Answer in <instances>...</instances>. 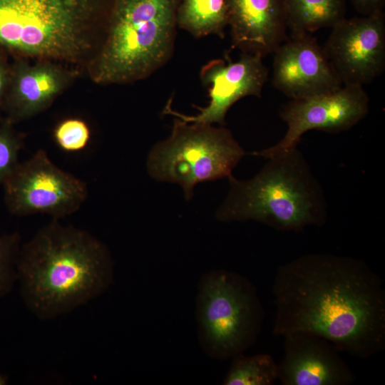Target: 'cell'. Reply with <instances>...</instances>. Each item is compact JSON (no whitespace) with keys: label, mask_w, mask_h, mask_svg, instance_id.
Instances as JSON below:
<instances>
[{"label":"cell","mask_w":385,"mask_h":385,"mask_svg":"<svg viewBox=\"0 0 385 385\" xmlns=\"http://www.w3.org/2000/svg\"><path fill=\"white\" fill-rule=\"evenodd\" d=\"M5 380L0 375V385H4L5 384Z\"/></svg>","instance_id":"24"},{"label":"cell","mask_w":385,"mask_h":385,"mask_svg":"<svg viewBox=\"0 0 385 385\" xmlns=\"http://www.w3.org/2000/svg\"><path fill=\"white\" fill-rule=\"evenodd\" d=\"M272 292L275 336L309 332L362 359L385 348L383 280L362 260L299 256L277 268Z\"/></svg>","instance_id":"1"},{"label":"cell","mask_w":385,"mask_h":385,"mask_svg":"<svg viewBox=\"0 0 385 385\" xmlns=\"http://www.w3.org/2000/svg\"><path fill=\"white\" fill-rule=\"evenodd\" d=\"M111 0H0V56L88 66Z\"/></svg>","instance_id":"3"},{"label":"cell","mask_w":385,"mask_h":385,"mask_svg":"<svg viewBox=\"0 0 385 385\" xmlns=\"http://www.w3.org/2000/svg\"><path fill=\"white\" fill-rule=\"evenodd\" d=\"M358 11L364 16L383 11L385 0H351Z\"/></svg>","instance_id":"23"},{"label":"cell","mask_w":385,"mask_h":385,"mask_svg":"<svg viewBox=\"0 0 385 385\" xmlns=\"http://www.w3.org/2000/svg\"><path fill=\"white\" fill-rule=\"evenodd\" d=\"M1 107L11 123L28 119L50 107L77 76L76 70L59 62L15 58Z\"/></svg>","instance_id":"14"},{"label":"cell","mask_w":385,"mask_h":385,"mask_svg":"<svg viewBox=\"0 0 385 385\" xmlns=\"http://www.w3.org/2000/svg\"><path fill=\"white\" fill-rule=\"evenodd\" d=\"M232 46L262 57L287 38L282 0H227Z\"/></svg>","instance_id":"15"},{"label":"cell","mask_w":385,"mask_h":385,"mask_svg":"<svg viewBox=\"0 0 385 385\" xmlns=\"http://www.w3.org/2000/svg\"><path fill=\"white\" fill-rule=\"evenodd\" d=\"M228 195L216 213L223 222L255 220L280 231H302L327 218L324 191L294 148L269 159L252 178L228 177Z\"/></svg>","instance_id":"5"},{"label":"cell","mask_w":385,"mask_h":385,"mask_svg":"<svg viewBox=\"0 0 385 385\" xmlns=\"http://www.w3.org/2000/svg\"><path fill=\"white\" fill-rule=\"evenodd\" d=\"M20 240L18 233L0 236V298L11 290L17 280Z\"/></svg>","instance_id":"20"},{"label":"cell","mask_w":385,"mask_h":385,"mask_svg":"<svg viewBox=\"0 0 385 385\" xmlns=\"http://www.w3.org/2000/svg\"><path fill=\"white\" fill-rule=\"evenodd\" d=\"M53 139L58 146L66 152L84 149L91 139V130L83 120L69 118L61 120L53 130Z\"/></svg>","instance_id":"19"},{"label":"cell","mask_w":385,"mask_h":385,"mask_svg":"<svg viewBox=\"0 0 385 385\" xmlns=\"http://www.w3.org/2000/svg\"><path fill=\"white\" fill-rule=\"evenodd\" d=\"M369 103L364 87L354 85H342L329 92L291 99L279 112L287 125L283 138L275 145L252 154L270 159L284 153L297 148L303 134L310 130H346L366 116Z\"/></svg>","instance_id":"9"},{"label":"cell","mask_w":385,"mask_h":385,"mask_svg":"<svg viewBox=\"0 0 385 385\" xmlns=\"http://www.w3.org/2000/svg\"><path fill=\"white\" fill-rule=\"evenodd\" d=\"M3 186L8 210L19 216L58 219L76 212L88 196L86 183L56 166L43 150L19 163Z\"/></svg>","instance_id":"8"},{"label":"cell","mask_w":385,"mask_h":385,"mask_svg":"<svg viewBox=\"0 0 385 385\" xmlns=\"http://www.w3.org/2000/svg\"><path fill=\"white\" fill-rule=\"evenodd\" d=\"M287 29L292 34L332 27L344 18L345 0H282Z\"/></svg>","instance_id":"16"},{"label":"cell","mask_w":385,"mask_h":385,"mask_svg":"<svg viewBox=\"0 0 385 385\" xmlns=\"http://www.w3.org/2000/svg\"><path fill=\"white\" fill-rule=\"evenodd\" d=\"M11 67L6 58L0 56V110L1 109L10 81Z\"/></svg>","instance_id":"22"},{"label":"cell","mask_w":385,"mask_h":385,"mask_svg":"<svg viewBox=\"0 0 385 385\" xmlns=\"http://www.w3.org/2000/svg\"><path fill=\"white\" fill-rule=\"evenodd\" d=\"M195 316L199 344L210 358L226 360L252 346L260 333L264 309L246 277L219 269L200 278Z\"/></svg>","instance_id":"6"},{"label":"cell","mask_w":385,"mask_h":385,"mask_svg":"<svg viewBox=\"0 0 385 385\" xmlns=\"http://www.w3.org/2000/svg\"><path fill=\"white\" fill-rule=\"evenodd\" d=\"M222 384L271 385L278 377V364L268 354L246 356L244 352L232 356Z\"/></svg>","instance_id":"18"},{"label":"cell","mask_w":385,"mask_h":385,"mask_svg":"<svg viewBox=\"0 0 385 385\" xmlns=\"http://www.w3.org/2000/svg\"><path fill=\"white\" fill-rule=\"evenodd\" d=\"M177 25L195 37L225 36L228 26L227 0H181L177 11Z\"/></svg>","instance_id":"17"},{"label":"cell","mask_w":385,"mask_h":385,"mask_svg":"<svg viewBox=\"0 0 385 385\" xmlns=\"http://www.w3.org/2000/svg\"><path fill=\"white\" fill-rule=\"evenodd\" d=\"M113 279L106 245L88 232L61 224L41 227L20 247L17 280L27 307L38 318L66 314L103 294Z\"/></svg>","instance_id":"2"},{"label":"cell","mask_w":385,"mask_h":385,"mask_svg":"<svg viewBox=\"0 0 385 385\" xmlns=\"http://www.w3.org/2000/svg\"><path fill=\"white\" fill-rule=\"evenodd\" d=\"M259 54L242 53L235 61L226 58L213 59L205 64L200 73L204 86L208 88L209 103L197 115H185L172 108L168 102L163 113L185 123L225 125L230 107L246 96L260 97L268 78V70Z\"/></svg>","instance_id":"11"},{"label":"cell","mask_w":385,"mask_h":385,"mask_svg":"<svg viewBox=\"0 0 385 385\" xmlns=\"http://www.w3.org/2000/svg\"><path fill=\"white\" fill-rule=\"evenodd\" d=\"M245 154L230 130L175 118L170 135L150 150L147 168L154 179L179 184L190 200L197 183L230 176Z\"/></svg>","instance_id":"7"},{"label":"cell","mask_w":385,"mask_h":385,"mask_svg":"<svg viewBox=\"0 0 385 385\" xmlns=\"http://www.w3.org/2000/svg\"><path fill=\"white\" fill-rule=\"evenodd\" d=\"M181 0H111L101 43L87 66L100 85L149 77L171 58Z\"/></svg>","instance_id":"4"},{"label":"cell","mask_w":385,"mask_h":385,"mask_svg":"<svg viewBox=\"0 0 385 385\" xmlns=\"http://www.w3.org/2000/svg\"><path fill=\"white\" fill-rule=\"evenodd\" d=\"M323 50L342 85L370 83L385 68L384 13L344 17L332 27Z\"/></svg>","instance_id":"10"},{"label":"cell","mask_w":385,"mask_h":385,"mask_svg":"<svg viewBox=\"0 0 385 385\" xmlns=\"http://www.w3.org/2000/svg\"><path fill=\"white\" fill-rule=\"evenodd\" d=\"M12 125L4 120L0 126V185H3L18 165V156L22 147L21 139Z\"/></svg>","instance_id":"21"},{"label":"cell","mask_w":385,"mask_h":385,"mask_svg":"<svg viewBox=\"0 0 385 385\" xmlns=\"http://www.w3.org/2000/svg\"><path fill=\"white\" fill-rule=\"evenodd\" d=\"M284 358L278 364L283 385H349L355 375L326 339L306 332L284 337Z\"/></svg>","instance_id":"13"},{"label":"cell","mask_w":385,"mask_h":385,"mask_svg":"<svg viewBox=\"0 0 385 385\" xmlns=\"http://www.w3.org/2000/svg\"><path fill=\"white\" fill-rule=\"evenodd\" d=\"M273 53L272 84L291 99L329 92L342 86L323 48L309 34H292Z\"/></svg>","instance_id":"12"}]
</instances>
